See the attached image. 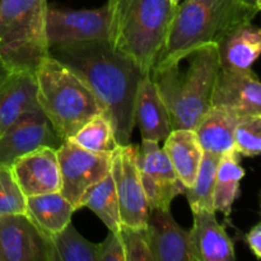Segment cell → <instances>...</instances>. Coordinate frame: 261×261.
<instances>
[{"label": "cell", "instance_id": "cell-1", "mask_svg": "<svg viewBox=\"0 0 261 261\" xmlns=\"http://www.w3.org/2000/svg\"><path fill=\"white\" fill-rule=\"evenodd\" d=\"M48 55L73 70L91 89L111 121L117 144H130L135 127V96L145 74L139 65L115 50L109 41L50 46Z\"/></svg>", "mask_w": 261, "mask_h": 261}, {"label": "cell", "instance_id": "cell-2", "mask_svg": "<svg viewBox=\"0 0 261 261\" xmlns=\"http://www.w3.org/2000/svg\"><path fill=\"white\" fill-rule=\"evenodd\" d=\"M260 8V0H185L177 4L153 69L180 64L201 46L217 45L233 30L252 23Z\"/></svg>", "mask_w": 261, "mask_h": 261}, {"label": "cell", "instance_id": "cell-3", "mask_svg": "<svg viewBox=\"0 0 261 261\" xmlns=\"http://www.w3.org/2000/svg\"><path fill=\"white\" fill-rule=\"evenodd\" d=\"M109 42L149 74L165 47L177 5L171 0H109Z\"/></svg>", "mask_w": 261, "mask_h": 261}, {"label": "cell", "instance_id": "cell-4", "mask_svg": "<svg viewBox=\"0 0 261 261\" xmlns=\"http://www.w3.org/2000/svg\"><path fill=\"white\" fill-rule=\"evenodd\" d=\"M190 65L181 71L178 65L152 69L150 78L165 103L173 129L194 130L212 106V93L219 71L216 43L201 46L193 54Z\"/></svg>", "mask_w": 261, "mask_h": 261}, {"label": "cell", "instance_id": "cell-5", "mask_svg": "<svg viewBox=\"0 0 261 261\" xmlns=\"http://www.w3.org/2000/svg\"><path fill=\"white\" fill-rule=\"evenodd\" d=\"M38 107L61 140L70 139L96 115L103 114L87 84L50 55L35 71Z\"/></svg>", "mask_w": 261, "mask_h": 261}, {"label": "cell", "instance_id": "cell-6", "mask_svg": "<svg viewBox=\"0 0 261 261\" xmlns=\"http://www.w3.org/2000/svg\"><path fill=\"white\" fill-rule=\"evenodd\" d=\"M46 0H0V64L36 71L48 56Z\"/></svg>", "mask_w": 261, "mask_h": 261}, {"label": "cell", "instance_id": "cell-7", "mask_svg": "<svg viewBox=\"0 0 261 261\" xmlns=\"http://www.w3.org/2000/svg\"><path fill=\"white\" fill-rule=\"evenodd\" d=\"M56 153L61 173L60 193L78 211L86 191L110 173L112 153L91 152L73 139L63 140Z\"/></svg>", "mask_w": 261, "mask_h": 261}, {"label": "cell", "instance_id": "cell-8", "mask_svg": "<svg viewBox=\"0 0 261 261\" xmlns=\"http://www.w3.org/2000/svg\"><path fill=\"white\" fill-rule=\"evenodd\" d=\"M133 149L148 206L170 209L173 199L185 193V188L166 152L153 140H142L140 145H133Z\"/></svg>", "mask_w": 261, "mask_h": 261}, {"label": "cell", "instance_id": "cell-9", "mask_svg": "<svg viewBox=\"0 0 261 261\" xmlns=\"http://www.w3.org/2000/svg\"><path fill=\"white\" fill-rule=\"evenodd\" d=\"M110 9H59L46 8V38L48 47L86 41H109Z\"/></svg>", "mask_w": 261, "mask_h": 261}, {"label": "cell", "instance_id": "cell-10", "mask_svg": "<svg viewBox=\"0 0 261 261\" xmlns=\"http://www.w3.org/2000/svg\"><path fill=\"white\" fill-rule=\"evenodd\" d=\"M110 172L119 201L121 224L144 228L149 206L135 165L133 144L117 145L112 152Z\"/></svg>", "mask_w": 261, "mask_h": 261}, {"label": "cell", "instance_id": "cell-11", "mask_svg": "<svg viewBox=\"0 0 261 261\" xmlns=\"http://www.w3.org/2000/svg\"><path fill=\"white\" fill-rule=\"evenodd\" d=\"M0 261H56V252L27 214H0Z\"/></svg>", "mask_w": 261, "mask_h": 261}, {"label": "cell", "instance_id": "cell-12", "mask_svg": "<svg viewBox=\"0 0 261 261\" xmlns=\"http://www.w3.org/2000/svg\"><path fill=\"white\" fill-rule=\"evenodd\" d=\"M61 142L42 110L37 107L0 135V165L10 167L22 155L43 147L58 149Z\"/></svg>", "mask_w": 261, "mask_h": 261}, {"label": "cell", "instance_id": "cell-13", "mask_svg": "<svg viewBox=\"0 0 261 261\" xmlns=\"http://www.w3.org/2000/svg\"><path fill=\"white\" fill-rule=\"evenodd\" d=\"M145 234L153 261H198L190 229L181 227L170 209L149 208Z\"/></svg>", "mask_w": 261, "mask_h": 261}, {"label": "cell", "instance_id": "cell-14", "mask_svg": "<svg viewBox=\"0 0 261 261\" xmlns=\"http://www.w3.org/2000/svg\"><path fill=\"white\" fill-rule=\"evenodd\" d=\"M212 106L232 110L241 116L261 115V84L251 70L219 68L212 93Z\"/></svg>", "mask_w": 261, "mask_h": 261}, {"label": "cell", "instance_id": "cell-15", "mask_svg": "<svg viewBox=\"0 0 261 261\" xmlns=\"http://www.w3.org/2000/svg\"><path fill=\"white\" fill-rule=\"evenodd\" d=\"M10 167L25 198L61 190V173L55 148H38L18 158Z\"/></svg>", "mask_w": 261, "mask_h": 261}, {"label": "cell", "instance_id": "cell-16", "mask_svg": "<svg viewBox=\"0 0 261 261\" xmlns=\"http://www.w3.org/2000/svg\"><path fill=\"white\" fill-rule=\"evenodd\" d=\"M35 71L12 70L0 64V135L19 117L37 109Z\"/></svg>", "mask_w": 261, "mask_h": 261}, {"label": "cell", "instance_id": "cell-17", "mask_svg": "<svg viewBox=\"0 0 261 261\" xmlns=\"http://www.w3.org/2000/svg\"><path fill=\"white\" fill-rule=\"evenodd\" d=\"M194 226L190 239L198 261H234L233 240L218 223L216 212L199 209L193 212Z\"/></svg>", "mask_w": 261, "mask_h": 261}, {"label": "cell", "instance_id": "cell-18", "mask_svg": "<svg viewBox=\"0 0 261 261\" xmlns=\"http://www.w3.org/2000/svg\"><path fill=\"white\" fill-rule=\"evenodd\" d=\"M134 122L139 127L142 140L158 142L170 134V116L149 74H144L138 86L134 103Z\"/></svg>", "mask_w": 261, "mask_h": 261}, {"label": "cell", "instance_id": "cell-19", "mask_svg": "<svg viewBox=\"0 0 261 261\" xmlns=\"http://www.w3.org/2000/svg\"><path fill=\"white\" fill-rule=\"evenodd\" d=\"M219 68L226 70H247L259 58L261 31L252 23L241 25L217 43Z\"/></svg>", "mask_w": 261, "mask_h": 261}, {"label": "cell", "instance_id": "cell-20", "mask_svg": "<svg viewBox=\"0 0 261 261\" xmlns=\"http://www.w3.org/2000/svg\"><path fill=\"white\" fill-rule=\"evenodd\" d=\"M163 150L167 154L178 180L184 188L194 184L203 158L204 149L195 130L173 129L165 139Z\"/></svg>", "mask_w": 261, "mask_h": 261}, {"label": "cell", "instance_id": "cell-21", "mask_svg": "<svg viewBox=\"0 0 261 261\" xmlns=\"http://www.w3.org/2000/svg\"><path fill=\"white\" fill-rule=\"evenodd\" d=\"M74 212L75 208L60 191L25 198V214L50 240L70 223Z\"/></svg>", "mask_w": 261, "mask_h": 261}, {"label": "cell", "instance_id": "cell-22", "mask_svg": "<svg viewBox=\"0 0 261 261\" xmlns=\"http://www.w3.org/2000/svg\"><path fill=\"white\" fill-rule=\"evenodd\" d=\"M240 119L241 115L232 110L211 106L194 129L203 149L219 155L233 149L234 129Z\"/></svg>", "mask_w": 261, "mask_h": 261}, {"label": "cell", "instance_id": "cell-23", "mask_svg": "<svg viewBox=\"0 0 261 261\" xmlns=\"http://www.w3.org/2000/svg\"><path fill=\"white\" fill-rule=\"evenodd\" d=\"M244 176L245 170L240 165L239 153L234 149L223 153L216 173L213 193L214 212H221L226 217H229L240 194V182Z\"/></svg>", "mask_w": 261, "mask_h": 261}, {"label": "cell", "instance_id": "cell-24", "mask_svg": "<svg viewBox=\"0 0 261 261\" xmlns=\"http://www.w3.org/2000/svg\"><path fill=\"white\" fill-rule=\"evenodd\" d=\"M84 206L91 209L103 222L109 231H120L121 219H120L119 201H117L111 172L86 191L81 200V208Z\"/></svg>", "mask_w": 261, "mask_h": 261}, {"label": "cell", "instance_id": "cell-25", "mask_svg": "<svg viewBox=\"0 0 261 261\" xmlns=\"http://www.w3.org/2000/svg\"><path fill=\"white\" fill-rule=\"evenodd\" d=\"M219 160H221L219 154L204 150L195 181L190 188L185 189V193H184L188 198L191 212L199 211V209L214 211L213 193Z\"/></svg>", "mask_w": 261, "mask_h": 261}, {"label": "cell", "instance_id": "cell-26", "mask_svg": "<svg viewBox=\"0 0 261 261\" xmlns=\"http://www.w3.org/2000/svg\"><path fill=\"white\" fill-rule=\"evenodd\" d=\"M56 261H97L98 244L84 239L70 223L53 240Z\"/></svg>", "mask_w": 261, "mask_h": 261}, {"label": "cell", "instance_id": "cell-27", "mask_svg": "<svg viewBox=\"0 0 261 261\" xmlns=\"http://www.w3.org/2000/svg\"><path fill=\"white\" fill-rule=\"evenodd\" d=\"M70 139L81 147L96 153H112L119 145L115 139L111 121L103 114L92 117Z\"/></svg>", "mask_w": 261, "mask_h": 261}, {"label": "cell", "instance_id": "cell-28", "mask_svg": "<svg viewBox=\"0 0 261 261\" xmlns=\"http://www.w3.org/2000/svg\"><path fill=\"white\" fill-rule=\"evenodd\" d=\"M233 149L245 157H256L261 152V115L241 116L233 135Z\"/></svg>", "mask_w": 261, "mask_h": 261}, {"label": "cell", "instance_id": "cell-29", "mask_svg": "<svg viewBox=\"0 0 261 261\" xmlns=\"http://www.w3.org/2000/svg\"><path fill=\"white\" fill-rule=\"evenodd\" d=\"M25 195L20 190L12 167L0 165V214H24Z\"/></svg>", "mask_w": 261, "mask_h": 261}, {"label": "cell", "instance_id": "cell-30", "mask_svg": "<svg viewBox=\"0 0 261 261\" xmlns=\"http://www.w3.org/2000/svg\"><path fill=\"white\" fill-rule=\"evenodd\" d=\"M125 261H153L144 228H134L121 224L120 227Z\"/></svg>", "mask_w": 261, "mask_h": 261}, {"label": "cell", "instance_id": "cell-31", "mask_svg": "<svg viewBox=\"0 0 261 261\" xmlns=\"http://www.w3.org/2000/svg\"><path fill=\"white\" fill-rule=\"evenodd\" d=\"M97 261H125L124 246L120 232L110 231L105 241L98 244Z\"/></svg>", "mask_w": 261, "mask_h": 261}, {"label": "cell", "instance_id": "cell-32", "mask_svg": "<svg viewBox=\"0 0 261 261\" xmlns=\"http://www.w3.org/2000/svg\"><path fill=\"white\" fill-rule=\"evenodd\" d=\"M247 246L256 259H261V223L255 224L245 236Z\"/></svg>", "mask_w": 261, "mask_h": 261}, {"label": "cell", "instance_id": "cell-33", "mask_svg": "<svg viewBox=\"0 0 261 261\" xmlns=\"http://www.w3.org/2000/svg\"><path fill=\"white\" fill-rule=\"evenodd\" d=\"M171 3H172V4H175V5H177L178 3H180V0H171Z\"/></svg>", "mask_w": 261, "mask_h": 261}]
</instances>
